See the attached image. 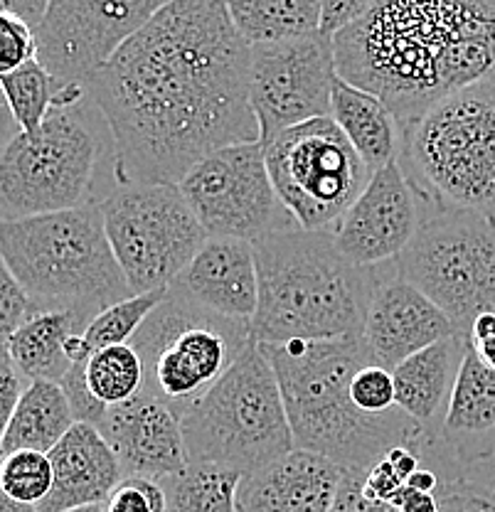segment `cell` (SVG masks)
<instances>
[{"mask_svg": "<svg viewBox=\"0 0 495 512\" xmlns=\"http://www.w3.org/2000/svg\"><path fill=\"white\" fill-rule=\"evenodd\" d=\"M249 57L227 3L168 0L87 87L109 128L116 185H180L210 153L262 141Z\"/></svg>", "mask_w": 495, "mask_h": 512, "instance_id": "1", "label": "cell"}, {"mask_svg": "<svg viewBox=\"0 0 495 512\" xmlns=\"http://www.w3.org/2000/svg\"><path fill=\"white\" fill-rule=\"evenodd\" d=\"M333 45L338 77L407 124L495 79V0H375Z\"/></svg>", "mask_w": 495, "mask_h": 512, "instance_id": "2", "label": "cell"}, {"mask_svg": "<svg viewBox=\"0 0 495 512\" xmlns=\"http://www.w3.org/2000/svg\"><path fill=\"white\" fill-rule=\"evenodd\" d=\"M284 394L294 446L321 453L343 471L367 473L392 448L439 439L402 409L367 416L350 399V380L370 362L360 338L259 345Z\"/></svg>", "mask_w": 495, "mask_h": 512, "instance_id": "3", "label": "cell"}, {"mask_svg": "<svg viewBox=\"0 0 495 512\" xmlns=\"http://www.w3.org/2000/svg\"><path fill=\"white\" fill-rule=\"evenodd\" d=\"M259 306L249 323L254 345L360 338L380 269L345 259L333 234L289 229L254 244Z\"/></svg>", "mask_w": 495, "mask_h": 512, "instance_id": "4", "label": "cell"}, {"mask_svg": "<svg viewBox=\"0 0 495 512\" xmlns=\"http://www.w3.org/2000/svg\"><path fill=\"white\" fill-rule=\"evenodd\" d=\"M0 256L33 298L35 311L65 308L94 320L133 296L99 205L0 222Z\"/></svg>", "mask_w": 495, "mask_h": 512, "instance_id": "5", "label": "cell"}, {"mask_svg": "<svg viewBox=\"0 0 495 512\" xmlns=\"http://www.w3.org/2000/svg\"><path fill=\"white\" fill-rule=\"evenodd\" d=\"M397 160L429 217L468 210L495 220V79L402 124Z\"/></svg>", "mask_w": 495, "mask_h": 512, "instance_id": "6", "label": "cell"}, {"mask_svg": "<svg viewBox=\"0 0 495 512\" xmlns=\"http://www.w3.org/2000/svg\"><path fill=\"white\" fill-rule=\"evenodd\" d=\"M106 124L92 96L55 106L33 136L20 133L0 156V222L101 205Z\"/></svg>", "mask_w": 495, "mask_h": 512, "instance_id": "7", "label": "cell"}, {"mask_svg": "<svg viewBox=\"0 0 495 512\" xmlns=\"http://www.w3.org/2000/svg\"><path fill=\"white\" fill-rule=\"evenodd\" d=\"M180 421L190 463L220 466L242 476L296 448L274 367L252 340Z\"/></svg>", "mask_w": 495, "mask_h": 512, "instance_id": "8", "label": "cell"}, {"mask_svg": "<svg viewBox=\"0 0 495 512\" xmlns=\"http://www.w3.org/2000/svg\"><path fill=\"white\" fill-rule=\"evenodd\" d=\"M131 345L146 367L143 392L183 416L237 362L249 345V328L212 316L168 288Z\"/></svg>", "mask_w": 495, "mask_h": 512, "instance_id": "9", "label": "cell"}, {"mask_svg": "<svg viewBox=\"0 0 495 512\" xmlns=\"http://www.w3.org/2000/svg\"><path fill=\"white\" fill-rule=\"evenodd\" d=\"M99 210L133 296L168 291L210 239L178 185L114 188Z\"/></svg>", "mask_w": 495, "mask_h": 512, "instance_id": "10", "label": "cell"}, {"mask_svg": "<svg viewBox=\"0 0 495 512\" xmlns=\"http://www.w3.org/2000/svg\"><path fill=\"white\" fill-rule=\"evenodd\" d=\"M395 269L468 335L473 320L495 311V220L468 210L431 215Z\"/></svg>", "mask_w": 495, "mask_h": 512, "instance_id": "11", "label": "cell"}, {"mask_svg": "<svg viewBox=\"0 0 495 512\" xmlns=\"http://www.w3.org/2000/svg\"><path fill=\"white\" fill-rule=\"evenodd\" d=\"M264 148L276 195L306 232L333 234L372 178L330 116L281 131Z\"/></svg>", "mask_w": 495, "mask_h": 512, "instance_id": "12", "label": "cell"}, {"mask_svg": "<svg viewBox=\"0 0 495 512\" xmlns=\"http://www.w3.org/2000/svg\"><path fill=\"white\" fill-rule=\"evenodd\" d=\"M178 188L207 237L257 244L276 232L298 229L271 183L262 141L210 153Z\"/></svg>", "mask_w": 495, "mask_h": 512, "instance_id": "13", "label": "cell"}, {"mask_svg": "<svg viewBox=\"0 0 495 512\" xmlns=\"http://www.w3.org/2000/svg\"><path fill=\"white\" fill-rule=\"evenodd\" d=\"M165 0H50L35 60L65 87H89Z\"/></svg>", "mask_w": 495, "mask_h": 512, "instance_id": "14", "label": "cell"}, {"mask_svg": "<svg viewBox=\"0 0 495 512\" xmlns=\"http://www.w3.org/2000/svg\"><path fill=\"white\" fill-rule=\"evenodd\" d=\"M335 77V45L321 32L279 45L252 47L249 104L262 131V143L281 131L330 116Z\"/></svg>", "mask_w": 495, "mask_h": 512, "instance_id": "15", "label": "cell"}, {"mask_svg": "<svg viewBox=\"0 0 495 512\" xmlns=\"http://www.w3.org/2000/svg\"><path fill=\"white\" fill-rule=\"evenodd\" d=\"M427 222L424 202L414 192L399 160L372 173L363 195L335 227V247L363 269L395 264Z\"/></svg>", "mask_w": 495, "mask_h": 512, "instance_id": "16", "label": "cell"}, {"mask_svg": "<svg viewBox=\"0 0 495 512\" xmlns=\"http://www.w3.org/2000/svg\"><path fill=\"white\" fill-rule=\"evenodd\" d=\"M451 335H461L454 320L419 288L404 281L395 264L392 271L380 266V279L360 333L370 362L392 372L404 360Z\"/></svg>", "mask_w": 495, "mask_h": 512, "instance_id": "17", "label": "cell"}, {"mask_svg": "<svg viewBox=\"0 0 495 512\" xmlns=\"http://www.w3.org/2000/svg\"><path fill=\"white\" fill-rule=\"evenodd\" d=\"M99 431L114 448L124 476L168 480L190 468L180 414L151 394L109 409Z\"/></svg>", "mask_w": 495, "mask_h": 512, "instance_id": "18", "label": "cell"}, {"mask_svg": "<svg viewBox=\"0 0 495 512\" xmlns=\"http://www.w3.org/2000/svg\"><path fill=\"white\" fill-rule=\"evenodd\" d=\"M170 288L212 316L249 328L259 306L254 244L210 237Z\"/></svg>", "mask_w": 495, "mask_h": 512, "instance_id": "19", "label": "cell"}, {"mask_svg": "<svg viewBox=\"0 0 495 512\" xmlns=\"http://www.w3.org/2000/svg\"><path fill=\"white\" fill-rule=\"evenodd\" d=\"M345 471L321 453L294 448L286 456L244 473L239 512H330Z\"/></svg>", "mask_w": 495, "mask_h": 512, "instance_id": "20", "label": "cell"}, {"mask_svg": "<svg viewBox=\"0 0 495 512\" xmlns=\"http://www.w3.org/2000/svg\"><path fill=\"white\" fill-rule=\"evenodd\" d=\"M52 493L37 512H67L89 505H106L124 471L114 448L92 424L77 421L50 453Z\"/></svg>", "mask_w": 495, "mask_h": 512, "instance_id": "21", "label": "cell"}, {"mask_svg": "<svg viewBox=\"0 0 495 512\" xmlns=\"http://www.w3.org/2000/svg\"><path fill=\"white\" fill-rule=\"evenodd\" d=\"M439 441L463 471L495 456V370L483 365L471 348H466L456 377Z\"/></svg>", "mask_w": 495, "mask_h": 512, "instance_id": "22", "label": "cell"}, {"mask_svg": "<svg viewBox=\"0 0 495 512\" xmlns=\"http://www.w3.org/2000/svg\"><path fill=\"white\" fill-rule=\"evenodd\" d=\"M466 335H451L417 352L392 370L397 407L431 436H439L451 392L466 357Z\"/></svg>", "mask_w": 495, "mask_h": 512, "instance_id": "23", "label": "cell"}, {"mask_svg": "<svg viewBox=\"0 0 495 512\" xmlns=\"http://www.w3.org/2000/svg\"><path fill=\"white\" fill-rule=\"evenodd\" d=\"M330 119L338 124L370 173L387 168L399 158L402 124L375 94L335 77Z\"/></svg>", "mask_w": 495, "mask_h": 512, "instance_id": "24", "label": "cell"}, {"mask_svg": "<svg viewBox=\"0 0 495 512\" xmlns=\"http://www.w3.org/2000/svg\"><path fill=\"white\" fill-rule=\"evenodd\" d=\"M89 323L92 318L77 311H65V308L33 311V316L10 338V360L28 382L45 380L60 384L72 367L67 355L69 338L82 335Z\"/></svg>", "mask_w": 495, "mask_h": 512, "instance_id": "25", "label": "cell"}, {"mask_svg": "<svg viewBox=\"0 0 495 512\" xmlns=\"http://www.w3.org/2000/svg\"><path fill=\"white\" fill-rule=\"evenodd\" d=\"M74 424L77 419L62 384L45 380L30 382L5 431L0 456L13 451L50 453Z\"/></svg>", "mask_w": 495, "mask_h": 512, "instance_id": "26", "label": "cell"}, {"mask_svg": "<svg viewBox=\"0 0 495 512\" xmlns=\"http://www.w3.org/2000/svg\"><path fill=\"white\" fill-rule=\"evenodd\" d=\"M227 13L249 47L301 40L321 28V0H232Z\"/></svg>", "mask_w": 495, "mask_h": 512, "instance_id": "27", "label": "cell"}, {"mask_svg": "<svg viewBox=\"0 0 495 512\" xmlns=\"http://www.w3.org/2000/svg\"><path fill=\"white\" fill-rule=\"evenodd\" d=\"M82 375L89 394L106 409L121 407L146 389V367L131 343L92 352L82 362Z\"/></svg>", "mask_w": 495, "mask_h": 512, "instance_id": "28", "label": "cell"}, {"mask_svg": "<svg viewBox=\"0 0 495 512\" xmlns=\"http://www.w3.org/2000/svg\"><path fill=\"white\" fill-rule=\"evenodd\" d=\"M242 473L220 466L190 463L180 476L161 480L168 512H239L237 490Z\"/></svg>", "mask_w": 495, "mask_h": 512, "instance_id": "29", "label": "cell"}, {"mask_svg": "<svg viewBox=\"0 0 495 512\" xmlns=\"http://www.w3.org/2000/svg\"><path fill=\"white\" fill-rule=\"evenodd\" d=\"M0 89L8 99L10 114H13L15 124L20 126V133L33 136L45 124V119L55 109L67 87L57 82L40 62L33 60L20 67L18 72L0 79Z\"/></svg>", "mask_w": 495, "mask_h": 512, "instance_id": "30", "label": "cell"}, {"mask_svg": "<svg viewBox=\"0 0 495 512\" xmlns=\"http://www.w3.org/2000/svg\"><path fill=\"white\" fill-rule=\"evenodd\" d=\"M168 291L138 293V296L124 298L114 306L104 308L84 330V343L92 352L114 348V345H129L153 308L163 301Z\"/></svg>", "mask_w": 495, "mask_h": 512, "instance_id": "31", "label": "cell"}, {"mask_svg": "<svg viewBox=\"0 0 495 512\" xmlns=\"http://www.w3.org/2000/svg\"><path fill=\"white\" fill-rule=\"evenodd\" d=\"M55 473L47 453L13 451L0 456V485L20 505L40 508L52 493Z\"/></svg>", "mask_w": 495, "mask_h": 512, "instance_id": "32", "label": "cell"}, {"mask_svg": "<svg viewBox=\"0 0 495 512\" xmlns=\"http://www.w3.org/2000/svg\"><path fill=\"white\" fill-rule=\"evenodd\" d=\"M350 399L367 416H385L395 412L399 409L395 377L382 365L367 362L350 380Z\"/></svg>", "mask_w": 495, "mask_h": 512, "instance_id": "33", "label": "cell"}, {"mask_svg": "<svg viewBox=\"0 0 495 512\" xmlns=\"http://www.w3.org/2000/svg\"><path fill=\"white\" fill-rule=\"evenodd\" d=\"M106 512H168L161 480L124 476L104 505Z\"/></svg>", "mask_w": 495, "mask_h": 512, "instance_id": "34", "label": "cell"}, {"mask_svg": "<svg viewBox=\"0 0 495 512\" xmlns=\"http://www.w3.org/2000/svg\"><path fill=\"white\" fill-rule=\"evenodd\" d=\"M33 311V298L20 286V281L15 279L13 271L0 256V352L8 350L10 338L18 333L25 320L33 316Z\"/></svg>", "mask_w": 495, "mask_h": 512, "instance_id": "35", "label": "cell"}, {"mask_svg": "<svg viewBox=\"0 0 495 512\" xmlns=\"http://www.w3.org/2000/svg\"><path fill=\"white\" fill-rule=\"evenodd\" d=\"M37 55L33 28L8 13H0V79L18 72Z\"/></svg>", "mask_w": 495, "mask_h": 512, "instance_id": "36", "label": "cell"}, {"mask_svg": "<svg viewBox=\"0 0 495 512\" xmlns=\"http://www.w3.org/2000/svg\"><path fill=\"white\" fill-rule=\"evenodd\" d=\"M436 498L441 512H495V490L473 483L468 476L441 480Z\"/></svg>", "mask_w": 495, "mask_h": 512, "instance_id": "37", "label": "cell"}, {"mask_svg": "<svg viewBox=\"0 0 495 512\" xmlns=\"http://www.w3.org/2000/svg\"><path fill=\"white\" fill-rule=\"evenodd\" d=\"M372 5H375V0H321V28L318 32L335 40L340 32H345L367 15Z\"/></svg>", "mask_w": 495, "mask_h": 512, "instance_id": "38", "label": "cell"}, {"mask_svg": "<svg viewBox=\"0 0 495 512\" xmlns=\"http://www.w3.org/2000/svg\"><path fill=\"white\" fill-rule=\"evenodd\" d=\"M28 384L30 382L20 375L18 367L10 360L8 350L0 352V444H3L5 431H8L15 407H18L20 397H23Z\"/></svg>", "mask_w": 495, "mask_h": 512, "instance_id": "39", "label": "cell"}, {"mask_svg": "<svg viewBox=\"0 0 495 512\" xmlns=\"http://www.w3.org/2000/svg\"><path fill=\"white\" fill-rule=\"evenodd\" d=\"M363 476L365 473L345 471L343 483H340L338 498H335L330 512H397L387 503H372L363 493Z\"/></svg>", "mask_w": 495, "mask_h": 512, "instance_id": "40", "label": "cell"}, {"mask_svg": "<svg viewBox=\"0 0 495 512\" xmlns=\"http://www.w3.org/2000/svg\"><path fill=\"white\" fill-rule=\"evenodd\" d=\"M466 343L468 348L476 352V357L483 365L495 370V311L481 313V316L473 320L471 328H468Z\"/></svg>", "mask_w": 495, "mask_h": 512, "instance_id": "41", "label": "cell"}, {"mask_svg": "<svg viewBox=\"0 0 495 512\" xmlns=\"http://www.w3.org/2000/svg\"><path fill=\"white\" fill-rule=\"evenodd\" d=\"M47 5H50V0H0V13H8L13 18L23 20L35 32L40 28L42 18H45Z\"/></svg>", "mask_w": 495, "mask_h": 512, "instance_id": "42", "label": "cell"}, {"mask_svg": "<svg viewBox=\"0 0 495 512\" xmlns=\"http://www.w3.org/2000/svg\"><path fill=\"white\" fill-rule=\"evenodd\" d=\"M390 505L397 512H441L439 498L434 493H422V490L407 488V485L399 490L397 498Z\"/></svg>", "mask_w": 495, "mask_h": 512, "instance_id": "43", "label": "cell"}, {"mask_svg": "<svg viewBox=\"0 0 495 512\" xmlns=\"http://www.w3.org/2000/svg\"><path fill=\"white\" fill-rule=\"evenodd\" d=\"M20 136V126L15 124L13 114H10L8 99H5L3 89H0V156H3L5 148Z\"/></svg>", "mask_w": 495, "mask_h": 512, "instance_id": "44", "label": "cell"}, {"mask_svg": "<svg viewBox=\"0 0 495 512\" xmlns=\"http://www.w3.org/2000/svg\"><path fill=\"white\" fill-rule=\"evenodd\" d=\"M0 512H37V508H28V505H20L10 498L8 493L0 485Z\"/></svg>", "mask_w": 495, "mask_h": 512, "instance_id": "45", "label": "cell"}, {"mask_svg": "<svg viewBox=\"0 0 495 512\" xmlns=\"http://www.w3.org/2000/svg\"><path fill=\"white\" fill-rule=\"evenodd\" d=\"M67 512H106L104 505H89V508H77V510H67Z\"/></svg>", "mask_w": 495, "mask_h": 512, "instance_id": "46", "label": "cell"}, {"mask_svg": "<svg viewBox=\"0 0 495 512\" xmlns=\"http://www.w3.org/2000/svg\"><path fill=\"white\" fill-rule=\"evenodd\" d=\"M493 490H495V485H493Z\"/></svg>", "mask_w": 495, "mask_h": 512, "instance_id": "47", "label": "cell"}]
</instances>
